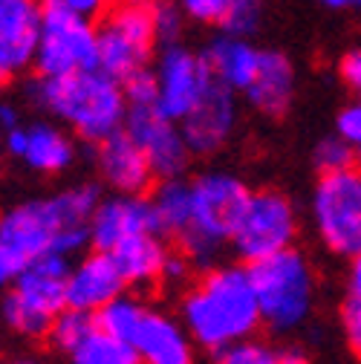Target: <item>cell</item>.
Listing matches in <instances>:
<instances>
[{
  "mask_svg": "<svg viewBox=\"0 0 361 364\" xmlns=\"http://www.w3.org/2000/svg\"><path fill=\"white\" fill-rule=\"evenodd\" d=\"M358 165H361V145H358Z\"/></svg>",
  "mask_w": 361,
  "mask_h": 364,
  "instance_id": "43",
  "label": "cell"
},
{
  "mask_svg": "<svg viewBox=\"0 0 361 364\" xmlns=\"http://www.w3.org/2000/svg\"><path fill=\"white\" fill-rule=\"evenodd\" d=\"M292 93H295V70L289 58L284 53H260L257 75L246 90L249 102L269 116H281L289 107Z\"/></svg>",
  "mask_w": 361,
  "mask_h": 364,
  "instance_id": "19",
  "label": "cell"
},
{
  "mask_svg": "<svg viewBox=\"0 0 361 364\" xmlns=\"http://www.w3.org/2000/svg\"><path fill=\"white\" fill-rule=\"evenodd\" d=\"M312 211L321 240L335 255H361V171L324 173L315 188Z\"/></svg>",
  "mask_w": 361,
  "mask_h": 364,
  "instance_id": "8",
  "label": "cell"
},
{
  "mask_svg": "<svg viewBox=\"0 0 361 364\" xmlns=\"http://www.w3.org/2000/svg\"><path fill=\"white\" fill-rule=\"evenodd\" d=\"M315 165H318L324 173H335V171L352 168V145L344 142L341 136L324 139L318 148H315Z\"/></svg>",
  "mask_w": 361,
  "mask_h": 364,
  "instance_id": "27",
  "label": "cell"
},
{
  "mask_svg": "<svg viewBox=\"0 0 361 364\" xmlns=\"http://www.w3.org/2000/svg\"><path fill=\"white\" fill-rule=\"evenodd\" d=\"M67 278L70 266L61 255H41L35 257L23 275L15 281V292L4 304V315L9 327L23 336L50 333L55 318L67 306Z\"/></svg>",
  "mask_w": 361,
  "mask_h": 364,
  "instance_id": "6",
  "label": "cell"
},
{
  "mask_svg": "<svg viewBox=\"0 0 361 364\" xmlns=\"http://www.w3.org/2000/svg\"><path fill=\"white\" fill-rule=\"evenodd\" d=\"M145 364H191V347L185 333L171 318L159 312H145L130 341Z\"/></svg>",
  "mask_w": 361,
  "mask_h": 364,
  "instance_id": "17",
  "label": "cell"
},
{
  "mask_svg": "<svg viewBox=\"0 0 361 364\" xmlns=\"http://www.w3.org/2000/svg\"><path fill=\"white\" fill-rule=\"evenodd\" d=\"M148 232L156 235V214H153V203L142 197L122 194L104 200L90 217V243L99 252H113L119 243Z\"/></svg>",
  "mask_w": 361,
  "mask_h": 364,
  "instance_id": "13",
  "label": "cell"
},
{
  "mask_svg": "<svg viewBox=\"0 0 361 364\" xmlns=\"http://www.w3.org/2000/svg\"><path fill=\"white\" fill-rule=\"evenodd\" d=\"M205 61L220 84H225L229 90H249L260 67V53L246 38L220 35L208 43Z\"/></svg>",
  "mask_w": 361,
  "mask_h": 364,
  "instance_id": "18",
  "label": "cell"
},
{
  "mask_svg": "<svg viewBox=\"0 0 361 364\" xmlns=\"http://www.w3.org/2000/svg\"><path fill=\"white\" fill-rule=\"evenodd\" d=\"M338 136L344 142L355 145V148L361 145V102H355V105L341 110V116H338Z\"/></svg>",
  "mask_w": 361,
  "mask_h": 364,
  "instance_id": "34",
  "label": "cell"
},
{
  "mask_svg": "<svg viewBox=\"0 0 361 364\" xmlns=\"http://www.w3.org/2000/svg\"><path fill=\"white\" fill-rule=\"evenodd\" d=\"M220 26L225 29V35L249 38L260 26V4H257V0H237V4L229 12H225V18L220 21Z\"/></svg>",
  "mask_w": 361,
  "mask_h": 364,
  "instance_id": "26",
  "label": "cell"
},
{
  "mask_svg": "<svg viewBox=\"0 0 361 364\" xmlns=\"http://www.w3.org/2000/svg\"><path fill=\"white\" fill-rule=\"evenodd\" d=\"M26 145H29V127H21V124H18V127L6 130V148H9V154H15V156L23 159Z\"/></svg>",
  "mask_w": 361,
  "mask_h": 364,
  "instance_id": "37",
  "label": "cell"
},
{
  "mask_svg": "<svg viewBox=\"0 0 361 364\" xmlns=\"http://www.w3.org/2000/svg\"><path fill=\"white\" fill-rule=\"evenodd\" d=\"M179 29H183V9L179 4H168V0H156V35L168 47L176 43Z\"/></svg>",
  "mask_w": 361,
  "mask_h": 364,
  "instance_id": "31",
  "label": "cell"
},
{
  "mask_svg": "<svg viewBox=\"0 0 361 364\" xmlns=\"http://www.w3.org/2000/svg\"><path fill=\"white\" fill-rule=\"evenodd\" d=\"M185 272H188V263H185V257H179V255H171V257L165 260L162 278H168V281H179V278H185Z\"/></svg>",
  "mask_w": 361,
  "mask_h": 364,
  "instance_id": "38",
  "label": "cell"
},
{
  "mask_svg": "<svg viewBox=\"0 0 361 364\" xmlns=\"http://www.w3.org/2000/svg\"><path fill=\"white\" fill-rule=\"evenodd\" d=\"M151 203H153V214H156V232L183 237L191 229V220H194L191 186H185V182H179V179H165V186L156 191V197Z\"/></svg>",
  "mask_w": 361,
  "mask_h": 364,
  "instance_id": "21",
  "label": "cell"
},
{
  "mask_svg": "<svg viewBox=\"0 0 361 364\" xmlns=\"http://www.w3.org/2000/svg\"><path fill=\"white\" fill-rule=\"evenodd\" d=\"M124 122H127V133L145 151L156 176L176 179L185 171L191 148L183 136V127H176V122L162 116L156 107H130Z\"/></svg>",
  "mask_w": 361,
  "mask_h": 364,
  "instance_id": "11",
  "label": "cell"
},
{
  "mask_svg": "<svg viewBox=\"0 0 361 364\" xmlns=\"http://www.w3.org/2000/svg\"><path fill=\"white\" fill-rule=\"evenodd\" d=\"M237 107H235V90L214 81L203 102L183 119V136L194 154L217 151L235 130Z\"/></svg>",
  "mask_w": 361,
  "mask_h": 364,
  "instance_id": "15",
  "label": "cell"
},
{
  "mask_svg": "<svg viewBox=\"0 0 361 364\" xmlns=\"http://www.w3.org/2000/svg\"><path fill=\"white\" fill-rule=\"evenodd\" d=\"M18 364H32V361H18Z\"/></svg>",
  "mask_w": 361,
  "mask_h": 364,
  "instance_id": "45",
  "label": "cell"
},
{
  "mask_svg": "<svg viewBox=\"0 0 361 364\" xmlns=\"http://www.w3.org/2000/svg\"><path fill=\"white\" fill-rule=\"evenodd\" d=\"M23 159L43 173H58L72 162V145L70 139L53 124H35L29 127V145Z\"/></svg>",
  "mask_w": 361,
  "mask_h": 364,
  "instance_id": "22",
  "label": "cell"
},
{
  "mask_svg": "<svg viewBox=\"0 0 361 364\" xmlns=\"http://www.w3.org/2000/svg\"><path fill=\"white\" fill-rule=\"evenodd\" d=\"M93 330H96V318H90V312L67 309V312H61V315L55 318L50 336H53V341H55L61 350L72 353Z\"/></svg>",
  "mask_w": 361,
  "mask_h": 364,
  "instance_id": "25",
  "label": "cell"
},
{
  "mask_svg": "<svg viewBox=\"0 0 361 364\" xmlns=\"http://www.w3.org/2000/svg\"><path fill=\"white\" fill-rule=\"evenodd\" d=\"M29 99H35V105L43 110L55 113L90 142H104L107 136L122 130V122L127 119L124 90L102 70L72 73L61 78L41 75V81H35L29 90Z\"/></svg>",
  "mask_w": 361,
  "mask_h": 364,
  "instance_id": "1",
  "label": "cell"
},
{
  "mask_svg": "<svg viewBox=\"0 0 361 364\" xmlns=\"http://www.w3.org/2000/svg\"><path fill=\"white\" fill-rule=\"evenodd\" d=\"M355 90H358V99H361V84H358V87H355Z\"/></svg>",
  "mask_w": 361,
  "mask_h": 364,
  "instance_id": "44",
  "label": "cell"
},
{
  "mask_svg": "<svg viewBox=\"0 0 361 364\" xmlns=\"http://www.w3.org/2000/svg\"><path fill=\"white\" fill-rule=\"evenodd\" d=\"M26 266H29V263H26L18 252H12L6 243H0V287L18 281V278L23 275Z\"/></svg>",
  "mask_w": 361,
  "mask_h": 364,
  "instance_id": "35",
  "label": "cell"
},
{
  "mask_svg": "<svg viewBox=\"0 0 361 364\" xmlns=\"http://www.w3.org/2000/svg\"><path fill=\"white\" fill-rule=\"evenodd\" d=\"M0 124H4L6 130L18 127V113H15V107H0Z\"/></svg>",
  "mask_w": 361,
  "mask_h": 364,
  "instance_id": "40",
  "label": "cell"
},
{
  "mask_svg": "<svg viewBox=\"0 0 361 364\" xmlns=\"http://www.w3.org/2000/svg\"><path fill=\"white\" fill-rule=\"evenodd\" d=\"M321 4L330 9H355V6H361V0H321Z\"/></svg>",
  "mask_w": 361,
  "mask_h": 364,
  "instance_id": "41",
  "label": "cell"
},
{
  "mask_svg": "<svg viewBox=\"0 0 361 364\" xmlns=\"http://www.w3.org/2000/svg\"><path fill=\"white\" fill-rule=\"evenodd\" d=\"M99 165L110 186L130 197H139L151 186V176H153V168L145 151L133 142V136L127 130H119L107 136L104 142H99Z\"/></svg>",
  "mask_w": 361,
  "mask_h": 364,
  "instance_id": "16",
  "label": "cell"
},
{
  "mask_svg": "<svg viewBox=\"0 0 361 364\" xmlns=\"http://www.w3.org/2000/svg\"><path fill=\"white\" fill-rule=\"evenodd\" d=\"M214 81L217 78L205 55H194L191 50L179 47V43H171V47H165L156 67V84H159L156 110L171 122H183L203 102Z\"/></svg>",
  "mask_w": 361,
  "mask_h": 364,
  "instance_id": "10",
  "label": "cell"
},
{
  "mask_svg": "<svg viewBox=\"0 0 361 364\" xmlns=\"http://www.w3.org/2000/svg\"><path fill=\"white\" fill-rule=\"evenodd\" d=\"M278 364H303V358L301 355H281Z\"/></svg>",
  "mask_w": 361,
  "mask_h": 364,
  "instance_id": "42",
  "label": "cell"
},
{
  "mask_svg": "<svg viewBox=\"0 0 361 364\" xmlns=\"http://www.w3.org/2000/svg\"><path fill=\"white\" fill-rule=\"evenodd\" d=\"M185 324L208 350H225L243 341L260 324V306L249 269L225 266L203 278L185 298Z\"/></svg>",
  "mask_w": 361,
  "mask_h": 364,
  "instance_id": "2",
  "label": "cell"
},
{
  "mask_svg": "<svg viewBox=\"0 0 361 364\" xmlns=\"http://www.w3.org/2000/svg\"><path fill=\"white\" fill-rule=\"evenodd\" d=\"M220 364H278V355L254 341H237L225 347L220 355Z\"/></svg>",
  "mask_w": 361,
  "mask_h": 364,
  "instance_id": "29",
  "label": "cell"
},
{
  "mask_svg": "<svg viewBox=\"0 0 361 364\" xmlns=\"http://www.w3.org/2000/svg\"><path fill=\"white\" fill-rule=\"evenodd\" d=\"M341 78L350 87H358L361 84V50H352V53L344 55V61H341Z\"/></svg>",
  "mask_w": 361,
  "mask_h": 364,
  "instance_id": "36",
  "label": "cell"
},
{
  "mask_svg": "<svg viewBox=\"0 0 361 364\" xmlns=\"http://www.w3.org/2000/svg\"><path fill=\"white\" fill-rule=\"evenodd\" d=\"M148 309L136 301H130V298H116L113 304H107L104 309L96 312V327L122 338V341H133V336H136V327L142 321V315Z\"/></svg>",
  "mask_w": 361,
  "mask_h": 364,
  "instance_id": "24",
  "label": "cell"
},
{
  "mask_svg": "<svg viewBox=\"0 0 361 364\" xmlns=\"http://www.w3.org/2000/svg\"><path fill=\"white\" fill-rule=\"evenodd\" d=\"M185 18H194L200 23H220L237 0H176Z\"/></svg>",
  "mask_w": 361,
  "mask_h": 364,
  "instance_id": "30",
  "label": "cell"
},
{
  "mask_svg": "<svg viewBox=\"0 0 361 364\" xmlns=\"http://www.w3.org/2000/svg\"><path fill=\"white\" fill-rule=\"evenodd\" d=\"M350 295L361 298V255L352 257V269H350Z\"/></svg>",
  "mask_w": 361,
  "mask_h": 364,
  "instance_id": "39",
  "label": "cell"
},
{
  "mask_svg": "<svg viewBox=\"0 0 361 364\" xmlns=\"http://www.w3.org/2000/svg\"><path fill=\"white\" fill-rule=\"evenodd\" d=\"M191 194H194V220L191 229L179 237V243L194 260H211V255L222 240H232L252 194L232 173L200 176L191 186Z\"/></svg>",
  "mask_w": 361,
  "mask_h": 364,
  "instance_id": "5",
  "label": "cell"
},
{
  "mask_svg": "<svg viewBox=\"0 0 361 364\" xmlns=\"http://www.w3.org/2000/svg\"><path fill=\"white\" fill-rule=\"evenodd\" d=\"M124 96H127L130 107H156V99H159L156 73L139 70L136 75H130L124 81Z\"/></svg>",
  "mask_w": 361,
  "mask_h": 364,
  "instance_id": "28",
  "label": "cell"
},
{
  "mask_svg": "<svg viewBox=\"0 0 361 364\" xmlns=\"http://www.w3.org/2000/svg\"><path fill=\"white\" fill-rule=\"evenodd\" d=\"M156 35V0H116L99 29V70L127 81L148 70Z\"/></svg>",
  "mask_w": 361,
  "mask_h": 364,
  "instance_id": "4",
  "label": "cell"
},
{
  "mask_svg": "<svg viewBox=\"0 0 361 364\" xmlns=\"http://www.w3.org/2000/svg\"><path fill=\"white\" fill-rule=\"evenodd\" d=\"M110 255L122 272V278L136 287H145V284H153L156 278H162V269L168 260V255L153 232L136 235V237L119 243Z\"/></svg>",
  "mask_w": 361,
  "mask_h": 364,
  "instance_id": "20",
  "label": "cell"
},
{
  "mask_svg": "<svg viewBox=\"0 0 361 364\" xmlns=\"http://www.w3.org/2000/svg\"><path fill=\"white\" fill-rule=\"evenodd\" d=\"M295 229L298 220L292 203L278 191H260L249 197L246 211L232 235V243L240 257L257 263L263 257L286 252L295 240Z\"/></svg>",
  "mask_w": 361,
  "mask_h": 364,
  "instance_id": "9",
  "label": "cell"
},
{
  "mask_svg": "<svg viewBox=\"0 0 361 364\" xmlns=\"http://www.w3.org/2000/svg\"><path fill=\"white\" fill-rule=\"evenodd\" d=\"M50 4L84 18V21H96V18H107V12L113 9V0H50Z\"/></svg>",
  "mask_w": 361,
  "mask_h": 364,
  "instance_id": "32",
  "label": "cell"
},
{
  "mask_svg": "<svg viewBox=\"0 0 361 364\" xmlns=\"http://www.w3.org/2000/svg\"><path fill=\"white\" fill-rule=\"evenodd\" d=\"M344 333L355 355H361V298H347L344 304Z\"/></svg>",
  "mask_w": 361,
  "mask_h": 364,
  "instance_id": "33",
  "label": "cell"
},
{
  "mask_svg": "<svg viewBox=\"0 0 361 364\" xmlns=\"http://www.w3.org/2000/svg\"><path fill=\"white\" fill-rule=\"evenodd\" d=\"M35 64L43 78L99 70V32L90 21L43 0Z\"/></svg>",
  "mask_w": 361,
  "mask_h": 364,
  "instance_id": "7",
  "label": "cell"
},
{
  "mask_svg": "<svg viewBox=\"0 0 361 364\" xmlns=\"http://www.w3.org/2000/svg\"><path fill=\"white\" fill-rule=\"evenodd\" d=\"M43 0H0V78L26 70L38 55Z\"/></svg>",
  "mask_w": 361,
  "mask_h": 364,
  "instance_id": "12",
  "label": "cell"
},
{
  "mask_svg": "<svg viewBox=\"0 0 361 364\" xmlns=\"http://www.w3.org/2000/svg\"><path fill=\"white\" fill-rule=\"evenodd\" d=\"M75 364H142L136 347L130 341H122L104 330H93L72 353Z\"/></svg>",
  "mask_w": 361,
  "mask_h": 364,
  "instance_id": "23",
  "label": "cell"
},
{
  "mask_svg": "<svg viewBox=\"0 0 361 364\" xmlns=\"http://www.w3.org/2000/svg\"><path fill=\"white\" fill-rule=\"evenodd\" d=\"M249 278L257 295L260 321H266L272 330H295L309 315L315 278L303 255H298L295 249L252 263Z\"/></svg>",
  "mask_w": 361,
  "mask_h": 364,
  "instance_id": "3",
  "label": "cell"
},
{
  "mask_svg": "<svg viewBox=\"0 0 361 364\" xmlns=\"http://www.w3.org/2000/svg\"><path fill=\"white\" fill-rule=\"evenodd\" d=\"M127 281L113 260L110 252H96L84 257L75 269H70L67 278V306L78 312H99L116 298H122V289Z\"/></svg>",
  "mask_w": 361,
  "mask_h": 364,
  "instance_id": "14",
  "label": "cell"
}]
</instances>
